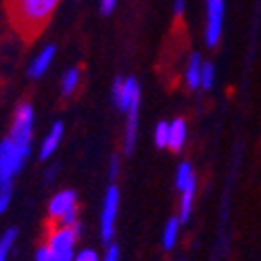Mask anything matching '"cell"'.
Masks as SVG:
<instances>
[{
	"instance_id": "obj_4",
	"label": "cell",
	"mask_w": 261,
	"mask_h": 261,
	"mask_svg": "<svg viewBox=\"0 0 261 261\" xmlns=\"http://www.w3.org/2000/svg\"><path fill=\"white\" fill-rule=\"evenodd\" d=\"M9 138L25 148H32L34 140V107L30 102H21L15 109L13 123H11V132Z\"/></svg>"
},
{
	"instance_id": "obj_23",
	"label": "cell",
	"mask_w": 261,
	"mask_h": 261,
	"mask_svg": "<svg viewBox=\"0 0 261 261\" xmlns=\"http://www.w3.org/2000/svg\"><path fill=\"white\" fill-rule=\"evenodd\" d=\"M71 261H100V257L94 249H82V251H75Z\"/></svg>"
},
{
	"instance_id": "obj_24",
	"label": "cell",
	"mask_w": 261,
	"mask_h": 261,
	"mask_svg": "<svg viewBox=\"0 0 261 261\" xmlns=\"http://www.w3.org/2000/svg\"><path fill=\"white\" fill-rule=\"evenodd\" d=\"M34 261H50V251L46 245H40L36 249V255H34Z\"/></svg>"
},
{
	"instance_id": "obj_7",
	"label": "cell",
	"mask_w": 261,
	"mask_h": 261,
	"mask_svg": "<svg viewBox=\"0 0 261 261\" xmlns=\"http://www.w3.org/2000/svg\"><path fill=\"white\" fill-rule=\"evenodd\" d=\"M136 98H140V84L136 77H115L113 82V100L119 111L125 113V109Z\"/></svg>"
},
{
	"instance_id": "obj_3",
	"label": "cell",
	"mask_w": 261,
	"mask_h": 261,
	"mask_svg": "<svg viewBox=\"0 0 261 261\" xmlns=\"http://www.w3.org/2000/svg\"><path fill=\"white\" fill-rule=\"evenodd\" d=\"M75 243L77 236L71 228L67 226H59L48 232V241L46 247L50 251V261H71L75 255Z\"/></svg>"
},
{
	"instance_id": "obj_13",
	"label": "cell",
	"mask_w": 261,
	"mask_h": 261,
	"mask_svg": "<svg viewBox=\"0 0 261 261\" xmlns=\"http://www.w3.org/2000/svg\"><path fill=\"white\" fill-rule=\"evenodd\" d=\"M201 69H203V57L199 53H192L184 71V82L188 86V90L201 88Z\"/></svg>"
},
{
	"instance_id": "obj_21",
	"label": "cell",
	"mask_w": 261,
	"mask_h": 261,
	"mask_svg": "<svg viewBox=\"0 0 261 261\" xmlns=\"http://www.w3.org/2000/svg\"><path fill=\"white\" fill-rule=\"evenodd\" d=\"M167 134H169V123L167 121H159L155 125V144L159 148H167Z\"/></svg>"
},
{
	"instance_id": "obj_29",
	"label": "cell",
	"mask_w": 261,
	"mask_h": 261,
	"mask_svg": "<svg viewBox=\"0 0 261 261\" xmlns=\"http://www.w3.org/2000/svg\"><path fill=\"white\" fill-rule=\"evenodd\" d=\"M57 173H59V167H57V165L48 167V171H46V176H44V180H46V182H53V178H57Z\"/></svg>"
},
{
	"instance_id": "obj_2",
	"label": "cell",
	"mask_w": 261,
	"mask_h": 261,
	"mask_svg": "<svg viewBox=\"0 0 261 261\" xmlns=\"http://www.w3.org/2000/svg\"><path fill=\"white\" fill-rule=\"evenodd\" d=\"M30 155H32V148L13 142L9 136L5 140H0V184H13V180L23 169Z\"/></svg>"
},
{
	"instance_id": "obj_16",
	"label": "cell",
	"mask_w": 261,
	"mask_h": 261,
	"mask_svg": "<svg viewBox=\"0 0 261 261\" xmlns=\"http://www.w3.org/2000/svg\"><path fill=\"white\" fill-rule=\"evenodd\" d=\"M82 80V71L77 67H71L65 71L63 80H61V94L63 96H71L75 90H77V84Z\"/></svg>"
},
{
	"instance_id": "obj_9",
	"label": "cell",
	"mask_w": 261,
	"mask_h": 261,
	"mask_svg": "<svg viewBox=\"0 0 261 261\" xmlns=\"http://www.w3.org/2000/svg\"><path fill=\"white\" fill-rule=\"evenodd\" d=\"M77 205V194L75 190H69V188H65V190H59L55 197L50 199L48 203V217L53 222H59L61 217L67 213L71 207Z\"/></svg>"
},
{
	"instance_id": "obj_12",
	"label": "cell",
	"mask_w": 261,
	"mask_h": 261,
	"mask_svg": "<svg viewBox=\"0 0 261 261\" xmlns=\"http://www.w3.org/2000/svg\"><path fill=\"white\" fill-rule=\"evenodd\" d=\"M186 134H188V127L186 121L182 117L173 119L169 123V134H167V148H171L173 153H180L186 144Z\"/></svg>"
},
{
	"instance_id": "obj_22",
	"label": "cell",
	"mask_w": 261,
	"mask_h": 261,
	"mask_svg": "<svg viewBox=\"0 0 261 261\" xmlns=\"http://www.w3.org/2000/svg\"><path fill=\"white\" fill-rule=\"evenodd\" d=\"M75 222H80V209H77V205H75V207H71V209H69L67 213H65L59 222H57V224H59V226H67V228H71Z\"/></svg>"
},
{
	"instance_id": "obj_28",
	"label": "cell",
	"mask_w": 261,
	"mask_h": 261,
	"mask_svg": "<svg viewBox=\"0 0 261 261\" xmlns=\"http://www.w3.org/2000/svg\"><path fill=\"white\" fill-rule=\"evenodd\" d=\"M186 11V0H173V15L182 17Z\"/></svg>"
},
{
	"instance_id": "obj_1",
	"label": "cell",
	"mask_w": 261,
	"mask_h": 261,
	"mask_svg": "<svg viewBox=\"0 0 261 261\" xmlns=\"http://www.w3.org/2000/svg\"><path fill=\"white\" fill-rule=\"evenodd\" d=\"M59 3L61 0H9L7 9L15 30L32 40L50 21Z\"/></svg>"
},
{
	"instance_id": "obj_8",
	"label": "cell",
	"mask_w": 261,
	"mask_h": 261,
	"mask_svg": "<svg viewBox=\"0 0 261 261\" xmlns=\"http://www.w3.org/2000/svg\"><path fill=\"white\" fill-rule=\"evenodd\" d=\"M138 113H140V98H136L132 105L125 109V134L121 140V148L125 155H132V150L138 140Z\"/></svg>"
},
{
	"instance_id": "obj_6",
	"label": "cell",
	"mask_w": 261,
	"mask_h": 261,
	"mask_svg": "<svg viewBox=\"0 0 261 261\" xmlns=\"http://www.w3.org/2000/svg\"><path fill=\"white\" fill-rule=\"evenodd\" d=\"M224 13L226 0H207V25H205V44L215 48L222 40L224 30Z\"/></svg>"
},
{
	"instance_id": "obj_14",
	"label": "cell",
	"mask_w": 261,
	"mask_h": 261,
	"mask_svg": "<svg viewBox=\"0 0 261 261\" xmlns=\"http://www.w3.org/2000/svg\"><path fill=\"white\" fill-rule=\"evenodd\" d=\"M194 194H197V178H192L188 186L182 190V199H180V211H178V220L182 224H188L190 215H192V205H194Z\"/></svg>"
},
{
	"instance_id": "obj_11",
	"label": "cell",
	"mask_w": 261,
	"mask_h": 261,
	"mask_svg": "<svg viewBox=\"0 0 261 261\" xmlns=\"http://www.w3.org/2000/svg\"><path fill=\"white\" fill-rule=\"evenodd\" d=\"M63 134H65L63 121H55L50 125V129H48V134L44 136V140H42V144H40V153H38L40 161H46V159H50L55 155V150L59 148V144L63 140Z\"/></svg>"
},
{
	"instance_id": "obj_17",
	"label": "cell",
	"mask_w": 261,
	"mask_h": 261,
	"mask_svg": "<svg viewBox=\"0 0 261 261\" xmlns=\"http://www.w3.org/2000/svg\"><path fill=\"white\" fill-rule=\"evenodd\" d=\"M15 241H17V228L5 230V234L0 236V261H9V255L15 247Z\"/></svg>"
},
{
	"instance_id": "obj_10",
	"label": "cell",
	"mask_w": 261,
	"mask_h": 261,
	"mask_svg": "<svg viewBox=\"0 0 261 261\" xmlns=\"http://www.w3.org/2000/svg\"><path fill=\"white\" fill-rule=\"evenodd\" d=\"M55 57H57V46H55V44H46L44 48H42V50L32 59L30 67H28V75H30L32 80L42 77V75H44V73L50 69Z\"/></svg>"
},
{
	"instance_id": "obj_18",
	"label": "cell",
	"mask_w": 261,
	"mask_h": 261,
	"mask_svg": "<svg viewBox=\"0 0 261 261\" xmlns=\"http://www.w3.org/2000/svg\"><path fill=\"white\" fill-rule=\"evenodd\" d=\"M192 178H197V176H194L192 165H190L188 161L180 163V167H178V171H176V188L182 192V190L188 186V182H190Z\"/></svg>"
},
{
	"instance_id": "obj_26",
	"label": "cell",
	"mask_w": 261,
	"mask_h": 261,
	"mask_svg": "<svg viewBox=\"0 0 261 261\" xmlns=\"http://www.w3.org/2000/svg\"><path fill=\"white\" fill-rule=\"evenodd\" d=\"M117 7V0H100V13L102 15H111Z\"/></svg>"
},
{
	"instance_id": "obj_15",
	"label": "cell",
	"mask_w": 261,
	"mask_h": 261,
	"mask_svg": "<svg viewBox=\"0 0 261 261\" xmlns=\"http://www.w3.org/2000/svg\"><path fill=\"white\" fill-rule=\"evenodd\" d=\"M180 228H182V222L176 217H169L165 228H163V236H161V245L165 251H171L173 247L178 245V236H180Z\"/></svg>"
},
{
	"instance_id": "obj_5",
	"label": "cell",
	"mask_w": 261,
	"mask_h": 261,
	"mask_svg": "<svg viewBox=\"0 0 261 261\" xmlns=\"http://www.w3.org/2000/svg\"><path fill=\"white\" fill-rule=\"evenodd\" d=\"M119 188L111 184L105 192L102 199V211H100V241L105 245H111L115 234V217L119 211Z\"/></svg>"
},
{
	"instance_id": "obj_20",
	"label": "cell",
	"mask_w": 261,
	"mask_h": 261,
	"mask_svg": "<svg viewBox=\"0 0 261 261\" xmlns=\"http://www.w3.org/2000/svg\"><path fill=\"white\" fill-rule=\"evenodd\" d=\"M13 201V184H0V215H5V211L11 207Z\"/></svg>"
},
{
	"instance_id": "obj_27",
	"label": "cell",
	"mask_w": 261,
	"mask_h": 261,
	"mask_svg": "<svg viewBox=\"0 0 261 261\" xmlns=\"http://www.w3.org/2000/svg\"><path fill=\"white\" fill-rule=\"evenodd\" d=\"M117 173H119V159L113 157V159H111V169H109V180L115 182V180H117Z\"/></svg>"
},
{
	"instance_id": "obj_19",
	"label": "cell",
	"mask_w": 261,
	"mask_h": 261,
	"mask_svg": "<svg viewBox=\"0 0 261 261\" xmlns=\"http://www.w3.org/2000/svg\"><path fill=\"white\" fill-rule=\"evenodd\" d=\"M213 82H215V67H213V63L203 61V69H201V88H203V90H211V88H213Z\"/></svg>"
},
{
	"instance_id": "obj_25",
	"label": "cell",
	"mask_w": 261,
	"mask_h": 261,
	"mask_svg": "<svg viewBox=\"0 0 261 261\" xmlns=\"http://www.w3.org/2000/svg\"><path fill=\"white\" fill-rule=\"evenodd\" d=\"M105 261H119V247L117 245H109L107 253H105Z\"/></svg>"
}]
</instances>
